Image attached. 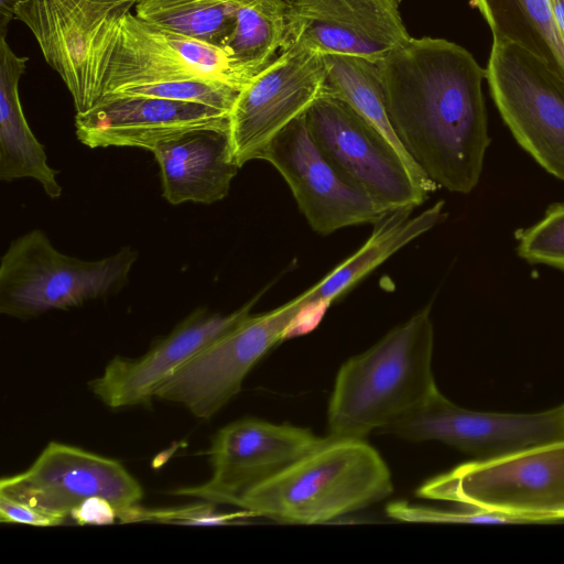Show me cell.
I'll list each match as a JSON object with an SVG mask.
<instances>
[{
	"mask_svg": "<svg viewBox=\"0 0 564 564\" xmlns=\"http://www.w3.org/2000/svg\"><path fill=\"white\" fill-rule=\"evenodd\" d=\"M391 127L429 181L468 194L490 143L482 68L463 46L411 37L375 63Z\"/></svg>",
	"mask_w": 564,
	"mask_h": 564,
	"instance_id": "obj_1",
	"label": "cell"
},
{
	"mask_svg": "<svg viewBox=\"0 0 564 564\" xmlns=\"http://www.w3.org/2000/svg\"><path fill=\"white\" fill-rule=\"evenodd\" d=\"M133 2L21 0L15 19L33 33L47 64L69 90L76 112L122 89L206 79L159 29L131 12ZM210 80V79H209Z\"/></svg>",
	"mask_w": 564,
	"mask_h": 564,
	"instance_id": "obj_2",
	"label": "cell"
},
{
	"mask_svg": "<svg viewBox=\"0 0 564 564\" xmlns=\"http://www.w3.org/2000/svg\"><path fill=\"white\" fill-rule=\"evenodd\" d=\"M430 312L424 307L340 367L328 405V437L365 440L437 390Z\"/></svg>",
	"mask_w": 564,
	"mask_h": 564,
	"instance_id": "obj_3",
	"label": "cell"
},
{
	"mask_svg": "<svg viewBox=\"0 0 564 564\" xmlns=\"http://www.w3.org/2000/svg\"><path fill=\"white\" fill-rule=\"evenodd\" d=\"M393 491L391 473L365 440L332 438L234 506L281 523H324L377 503Z\"/></svg>",
	"mask_w": 564,
	"mask_h": 564,
	"instance_id": "obj_4",
	"label": "cell"
},
{
	"mask_svg": "<svg viewBox=\"0 0 564 564\" xmlns=\"http://www.w3.org/2000/svg\"><path fill=\"white\" fill-rule=\"evenodd\" d=\"M416 496L520 523L564 519V440L462 464L424 482Z\"/></svg>",
	"mask_w": 564,
	"mask_h": 564,
	"instance_id": "obj_5",
	"label": "cell"
},
{
	"mask_svg": "<svg viewBox=\"0 0 564 564\" xmlns=\"http://www.w3.org/2000/svg\"><path fill=\"white\" fill-rule=\"evenodd\" d=\"M137 259L138 252L124 247L100 260H82L56 250L43 231H29L1 258L0 312L30 319L107 297L124 286Z\"/></svg>",
	"mask_w": 564,
	"mask_h": 564,
	"instance_id": "obj_6",
	"label": "cell"
},
{
	"mask_svg": "<svg viewBox=\"0 0 564 564\" xmlns=\"http://www.w3.org/2000/svg\"><path fill=\"white\" fill-rule=\"evenodd\" d=\"M308 133L351 186L384 212L414 208L438 187L347 102L323 95L305 112Z\"/></svg>",
	"mask_w": 564,
	"mask_h": 564,
	"instance_id": "obj_7",
	"label": "cell"
},
{
	"mask_svg": "<svg viewBox=\"0 0 564 564\" xmlns=\"http://www.w3.org/2000/svg\"><path fill=\"white\" fill-rule=\"evenodd\" d=\"M486 79L520 147L564 181V82L539 56L498 39L492 42Z\"/></svg>",
	"mask_w": 564,
	"mask_h": 564,
	"instance_id": "obj_8",
	"label": "cell"
},
{
	"mask_svg": "<svg viewBox=\"0 0 564 564\" xmlns=\"http://www.w3.org/2000/svg\"><path fill=\"white\" fill-rule=\"evenodd\" d=\"M325 55L303 41L285 43L280 54L240 90L229 117L232 151L241 167L323 96Z\"/></svg>",
	"mask_w": 564,
	"mask_h": 564,
	"instance_id": "obj_9",
	"label": "cell"
},
{
	"mask_svg": "<svg viewBox=\"0 0 564 564\" xmlns=\"http://www.w3.org/2000/svg\"><path fill=\"white\" fill-rule=\"evenodd\" d=\"M304 302L303 293L273 311L249 315L178 369L155 398L182 404L196 417L212 419L240 391L252 367L284 339Z\"/></svg>",
	"mask_w": 564,
	"mask_h": 564,
	"instance_id": "obj_10",
	"label": "cell"
},
{
	"mask_svg": "<svg viewBox=\"0 0 564 564\" xmlns=\"http://www.w3.org/2000/svg\"><path fill=\"white\" fill-rule=\"evenodd\" d=\"M0 494L63 520L86 499L101 497L121 522L143 498L120 462L58 442L48 443L26 470L2 477Z\"/></svg>",
	"mask_w": 564,
	"mask_h": 564,
	"instance_id": "obj_11",
	"label": "cell"
},
{
	"mask_svg": "<svg viewBox=\"0 0 564 564\" xmlns=\"http://www.w3.org/2000/svg\"><path fill=\"white\" fill-rule=\"evenodd\" d=\"M380 432L412 442H442L486 459L563 441L564 404L538 413L481 412L453 403L437 389Z\"/></svg>",
	"mask_w": 564,
	"mask_h": 564,
	"instance_id": "obj_12",
	"label": "cell"
},
{
	"mask_svg": "<svg viewBox=\"0 0 564 564\" xmlns=\"http://www.w3.org/2000/svg\"><path fill=\"white\" fill-rule=\"evenodd\" d=\"M326 437L291 424H274L245 417L220 429L208 449L210 478L200 485L180 488L173 495L210 503L231 505L249 489L272 478Z\"/></svg>",
	"mask_w": 564,
	"mask_h": 564,
	"instance_id": "obj_13",
	"label": "cell"
},
{
	"mask_svg": "<svg viewBox=\"0 0 564 564\" xmlns=\"http://www.w3.org/2000/svg\"><path fill=\"white\" fill-rule=\"evenodd\" d=\"M260 160L268 161L280 172L300 210L318 234L373 224L387 213L334 169L311 138L305 113L270 141Z\"/></svg>",
	"mask_w": 564,
	"mask_h": 564,
	"instance_id": "obj_14",
	"label": "cell"
},
{
	"mask_svg": "<svg viewBox=\"0 0 564 564\" xmlns=\"http://www.w3.org/2000/svg\"><path fill=\"white\" fill-rule=\"evenodd\" d=\"M261 294L229 314L195 310L143 356L113 358L102 375L89 382L90 390L112 409L149 404L178 369L247 318Z\"/></svg>",
	"mask_w": 564,
	"mask_h": 564,
	"instance_id": "obj_15",
	"label": "cell"
},
{
	"mask_svg": "<svg viewBox=\"0 0 564 564\" xmlns=\"http://www.w3.org/2000/svg\"><path fill=\"white\" fill-rule=\"evenodd\" d=\"M394 0H295L288 4L284 43L303 41L322 54L377 63L412 36Z\"/></svg>",
	"mask_w": 564,
	"mask_h": 564,
	"instance_id": "obj_16",
	"label": "cell"
},
{
	"mask_svg": "<svg viewBox=\"0 0 564 564\" xmlns=\"http://www.w3.org/2000/svg\"><path fill=\"white\" fill-rule=\"evenodd\" d=\"M230 112L215 107L144 96H107L76 112L77 139L88 148L153 151L164 140L196 129L229 130Z\"/></svg>",
	"mask_w": 564,
	"mask_h": 564,
	"instance_id": "obj_17",
	"label": "cell"
},
{
	"mask_svg": "<svg viewBox=\"0 0 564 564\" xmlns=\"http://www.w3.org/2000/svg\"><path fill=\"white\" fill-rule=\"evenodd\" d=\"M152 153L160 167L163 196L172 205L224 199L240 169L229 130L187 131L158 143Z\"/></svg>",
	"mask_w": 564,
	"mask_h": 564,
	"instance_id": "obj_18",
	"label": "cell"
},
{
	"mask_svg": "<svg viewBox=\"0 0 564 564\" xmlns=\"http://www.w3.org/2000/svg\"><path fill=\"white\" fill-rule=\"evenodd\" d=\"M26 56L17 55L0 36V180L31 177L51 198L62 195L56 171L47 164L43 145L32 133L19 97Z\"/></svg>",
	"mask_w": 564,
	"mask_h": 564,
	"instance_id": "obj_19",
	"label": "cell"
},
{
	"mask_svg": "<svg viewBox=\"0 0 564 564\" xmlns=\"http://www.w3.org/2000/svg\"><path fill=\"white\" fill-rule=\"evenodd\" d=\"M412 210L413 208H399L384 213L373 223V231L364 246L305 291L306 299L332 303L402 247L447 217L444 202L435 203L414 217L411 216Z\"/></svg>",
	"mask_w": 564,
	"mask_h": 564,
	"instance_id": "obj_20",
	"label": "cell"
},
{
	"mask_svg": "<svg viewBox=\"0 0 564 564\" xmlns=\"http://www.w3.org/2000/svg\"><path fill=\"white\" fill-rule=\"evenodd\" d=\"M494 39L520 45L545 61L564 82V34L550 0H471Z\"/></svg>",
	"mask_w": 564,
	"mask_h": 564,
	"instance_id": "obj_21",
	"label": "cell"
},
{
	"mask_svg": "<svg viewBox=\"0 0 564 564\" xmlns=\"http://www.w3.org/2000/svg\"><path fill=\"white\" fill-rule=\"evenodd\" d=\"M286 11L284 0H248L238 9L234 28L221 47L246 84L281 51L286 34Z\"/></svg>",
	"mask_w": 564,
	"mask_h": 564,
	"instance_id": "obj_22",
	"label": "cell"
},
{
	"mask_svg": "<svg viewBox=\"0 0 564 564\" xmlns=\"http://www.w3.org/2000/svg\"><path fill=\"white\" fill-rule=\"evenodd\" d=\"M325 61L327 73L323 95L347 102L419 171L391 127L376 64L359 56L344 54H326Z\"/></svg>",
	"mask_w": 564,
	"mask_h": 564,
	"instance_id": "obj_23",
	"label": "cell"
},
{
	"mask_svg": "<svg viewBox=\"0 0 564 564\" xmlns=\"http://www.w3.org/2000/svg\"><path fill=\"white\" fill-rule=\"evenodd\" d=\"M248 0H139L134 14L148 24L221 47L238 9Z\"/></svg>",
	"mask_w": 564,
	"mask_h": 564,
	"instance_id": "obj_24",
	"label": "cell"
},
{
	"mask_svg": "<svg viewBox=\"0 0 564 564\" xmlns=\"http://www.w3.org/2000/svg\"><path fill=\"white\" fill-rule=\"evenodd\" d=\"M239 93L240 89L221 82L181 79L130 87L111 96H144L197 102L231 112Z\"/></svg>",
	"mask_w": 564,
	"mask_h": 564,
	"instance_id": "obj_25",
	"label": "cell"
},
{
	"mask_svg": "<svg viewBox=\"0 0 564 564\" xmlns=\"http://www.w3.org/2000/svg\"><path fill=\"white\" fill-rule=\"evenodd\" d=\"M159 30L169 45L202 77L240 90L247 85L237 75L228 53L223 47L170 30Z\"/></svg>",
	"mask_w": 564,
	"mask_h": 564,
	"instance_id": "obj_26",
	"label": "cell"
},
{
	"mask_svg": "<svg viewBox=\"0 0 564 564\" xmlns=\"http://www.w3.org/2000/svg\"><path fill=\"white\" fill-rule=\"evenodd\" d=\"M518 253L530 263L564 272V203L552 205L540 221L521 231Z\"/></svg>",
	"mask_w": 564,
	"mask_h": 564,
	"instance_id": "obj_27",
	"label": "cell"
},
{
	"mask_svg": "<svg viewBox=\"0 0 564 564\" xmlns=\"http://www.w3.org/2000/svg\"><path fill=\"white\" fill-rule=\"evenodd\" d=\"M248 517H251V514L246 510L220 513L215 510L214 503L202 501L166 509H145L138 506L129 513L126 522L151 521L195 525H224L237 523L236 520Z\"/></svg>",
	"mask_w": 564,
	"mask_h": 564,
	"instance_id": "obj_28",
	"label": "cell"
},
{
	"mask_svg": "<svg viewBox=\"0 0 564 564\" xmlns=\"http://www.w3.org/2000/svg\"><path fill=\"white\" fill-rule=\"evenodd\" d=\"M389 517L404 522L429 523H520L518 520L479 510L466 508L463 511H443L406 501H394L387 506Z\"/></svg>",
	"mask_w": 564,
	"mask_h": 564,
	"instance_id": "obj_29",
	"label": "cell"
},
{
	"mask_svg": "<svg viewBox=\"0 0 564 564\" xmlns=\"http://www.w3.org/2000/svg\"><path fill=\"white\" fill-rule=\"evenodd\" d=\"M0 521L34 527H55L65 520L0 494Z\"/></svg>",
	"mask_w": 564,
	"mask_h": 564,
	"instance_id": "obj_30",
	"label": "cell"
},
{
	"mask_svg": "<svg viewBox=\"0 0 564 564\" xmlns=\"http://www.w3.org/2000/svg\"><path fill=\"white\" fill-rule=\"evenodd\" d=\"M69 518L79 524H110L118 519V512L107 499L90 497L77 506Z\"/></svg>",
	"mask_w": 564,
	"mask_h": 564,
	"instance_id": "obj_31",
	"label": "cell"
},
{
	"mask_svg": "<svg viewBox=\"0 0 564 564\" xmlns=\"http://www.w3.org/2000/svg\"><path fill=\"white\" fill-rule=\"evenodd\" d=\"M330 304V302L325 300L308 301L305 295V302L288 326L284 333V339L300 336L314 329Z\"/></svg>",
	"mask_w": 564,
	"mask_h": 564,
	"instance_id": "obj_32",
	"label": "cell"
},
{
	"mask_svg": "<svg viewBox=\"0 0 564 564\" xmlns=\"http://www.w3.org/2000/svg\"><path fill=\"white\" fill-rule=\"evenodd\" d=\"M21 0H0V36H6L10 21L15 18V10Z\"/></svg>",
	"mask_w": 564,
	"mask_h": 564,
	"instance_id": "obj_33",
	"label": "cell"
},
{
	"mask_svg": "<svg viewBox=\"0 0 564 564\" xmlns=\"http://www.w3.org/2000/svg\"><path fill=\"white\" fill-rule=\"evenodd\" d=\"M555 20L564 34V0H550Z\"/></svg>",
	"mask_w": 564,
	"mask_h": 564,
	"instance_id": "obj_34",
	"label": "cell"
},
{
	"mask_svg": "<svg viewBox=\"0 0 564 564\" xmlns=\"http://www.w3.org/2000/svg\"><path fill=\"white\" fill-rule=\"evenodd\" d=\"M89 1L105 2V3L133 2L135 4L139 0H89Z\"/></svg>",
	"mask_w": 564,
	"mask_h": 564,
	"instance_id": "obj_35",
	"label": "cell"
},
{
	"mask_svg": "<svg viewBox=\"0 0 564 564\" xmlns=\"http://www.w3.org/2000/svg\"><path fill=\"white\" fill-rule=\"evenodd\" d=\"M288 4L294 2L295 0H284Z\"/></svg>",
	"mask_w": 564,
	"mask_h": 564,
	"instance_id": "obj_36",
	"label": "cell"
},
{
	"mask_svg": "<svg viewBox=\"0 0 564 564\" xmlns=\"http://www.w3.org/2000/svg\"><path fill=\"white\" fill-rule=\"evenodd\" d=\"M394 1H395V3H397L398 6L402 2V0H394Z\"/></svg>",
	"mask_w": 564,
	"mask_h": 564,
	"instance_id": "obj_37",
	"label": "cell"
}]
</instances>
